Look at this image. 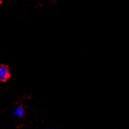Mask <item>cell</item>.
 <instances>
[{"label": "cell", "instance_id": "6da1fadb", "mask_svg": "<svg viewBox=\"0 0 129 129\" xmlns=\"http://www.w3.org/2000/svg\"><path fill=\"white\" fill-rule=\"evenodd\" d=\"M10 72L9 69L5 65L0 66V81H6L9 79Z\"/></svg>", "mask_w": 129, "mask_h": 129}, {"label": "cell", "instance_id": "7a4b0ae2", "mask_svg": "<svg viewBox=\"0 0 129 129\" xmlns=\"http://www.w3.org/2000/svg\"><path fill=\"white\" fill-rule=\"evenodd\" d=\"M14 115L17 117H22L24 115V110L22 107H16L14 109Z\"/></svg>", "mask_w": 129, "mask_h": 129}]
</instances>
